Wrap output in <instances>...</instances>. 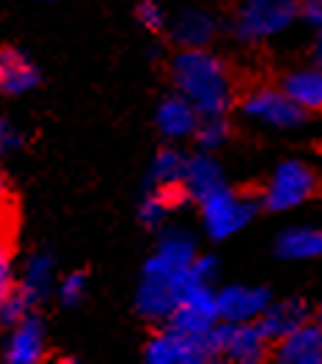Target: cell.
<instances>
[{"instance_id": "1", "label": "cell", "mask_w": 322, "mask_h": 364, "mask_svg": "<svg viewBox=\"0 0 322 364\" xmlns=\"http://www.w3.org/2000/svg\"><path fill=\"white\" fill-rule=\"evenodd\" d=\"M196 243L182 229H168L157 243L155 254L146 259L140 271V284L135 293V309L143 320L165 323L171 309L193 282L190 265L196 259Z\"/></svg>"}, {"instance_id": "2", "label": "cell", "mask_w": 322, "mask_h": 364, "mask_svg": "<svg viewBox=\"0 0 322 364\" xmlns=\"http://www.w3.org/2000/svg\"><path fill=\"white\" fill-rule=\"evenodd\" d=\"M171 83L199 116H223L234 102L229 67L207 47H182L171 61Z\"/></svg>"}, {"instance_id": "3", "label": "cell", "mask_w": 322, "mask_h": 364, "mask_svg": "<svg viewBox=\"0 0 322 364\" xmlns=\"http://www.w3.org/2000/svg\"><path fill=\"white\" fill-rule=\"evenodd\" d=\"M300 0H243L234 14V36L245 45H256L289 31L298 20Z\"/></svg>"}, {"instance_id": "4", "label": "cell", "mask_w": 322, "mask_h": 364, "mask_svg": "<svg viewBox=\"0 0 322 364\" xmlns=\"http://www.w3.org/2000/svg\"><path fill=\"white\" fill-rule=\"evenodd\" d=\"M199 207H201V224L209 237L229 240L251 224L256 210H259V202L248 193H240L229 185H223L215 193L204 196Z\"/></svg>"}, {"instance_id": "5", "label": "cell", "mask_w": 322, "mask_h": 364, "mask_svg": "<svg viewBox=\"0 0 322 364\" xmlns=\"http://www.w3.org/2000/svg\"><path fill=\"white\" fill-rule=\"evenodd\" d=\"M317 193V171L306 160H284L265 185L262 205L273 213H289L303 207Z\"/></svg>"}, {"instance_id": "6", "label": "cell", "mask_w": 322, "mask_h": 364, "mask_svg": "<svg viewBox=\"0 0 322 364\" xmlns=\"http://www.w3.org/2000/svg\"><path fill=\"white\" fill-rule=\"evenodd\" d=\"M207 345L215 359H229L237 364H259L267 359L270 340L262 334V328L251 323H226L218 320L207 331Z\"/></svg>"}, {"instance_id": "7", "label": "cell", "mask_w": 322, "mask_h": 364, "mask_svg": "<svg viewBox=\"0 0 322 364\" xmlns=\"http://www.w3.org/2000/svg\"><path fill=\"white\" fill-rule=\"evenodd\" d=\"M143 359L149 364H207L215 356L207 345V334L179 331L165 323V328L146 342Z\"/></svg>"}, {"instance_id": "8", "label": "cell", "mask_w": 322, "mask_h": 364, "mask_svg": "<svg viewBox=\"0 0 322 364\" xmlns=\"http://www.w3.org/2000/svg\"><path fill=\"white\" fill-rule=\"evenodd\" d=\"M243 114L251 122L267 124L273 130H298L306 124V111L295 105L281 89H256L243 100Z\"/></svg>"}, {"instance_id": "9", "label": "cell", "mask_w": 322, "mask_h": 364, "mask_svg": "<svg viewBox=\"0 0 322 364\" xmlns=\"http://www.w3.org/2000/svg\"><path fill=\"white\" fill-rule=\"evenodd\" d=\"M165 323L179 328V331L207 334L209 328L218 323V304H215L212 284L190 282L182 290V296H179L177 306L171 309V315H168Z\"/></svg>"}, {"instance_id": "10", "label": "cell", "mask_w": 322, "mask_h": 364, "mask_svg": "<svg viewBox=\"0 0 322 364\" xmlns=\"http://www.w3.org/2000/svg\"><path fill=\"white\" fill-rule=\"evenodd\" d=\"M270 301H273L270 290L259 284H229L215 293L218 320L226 323H251L267 309Z\"/></svg>"}, {"instance_id": "11", "label": "cell", "mask_w": 322, "mask_h": 364, "mask_svg": "<svg viewBox=\"0 0 322 364\" xmlns=\"http://www.w3.org/2000/svg\"><path fill=\"white\" fill-rule=\"evenodd\" d=\"M276 362L281 364H322V328L311 318L276 340Z\"/></svg>"}, {"instance_id": "12", "label": "cell", "mask_w": 322, "mask_h": 364, "mask_svg": "<svg viewBox=\"0 0 322 364\" xmlns=\"http://www.w3.org/2000/svg\"><path fill=\"white\" fill-rule=\"evenodd\" d=\"M11 334L6 340V362L9 364H39L45 359L47 337L42 320L25 315L14 326H9Z\"/></svg>"}, {"instance_id": "13", "label": "cell", "mask_w": 322, "mask_h": 364, "mask_svg": "<svg viewBox=\"0 0 322 364\" xmlns=\"http://www.w3.org/2000/svg\"><path fill=\"white\" fill-rule=\"evenodd\" d=\"M226 180H223V168L221 163L212 158L209 152H196L190 158H184V168H182V180H179V191L184 196L201 202L204 196L215 193L218 188H223Z\"/></svg>"}, {"instance_id": "14", "label": "cell", "mask_w": 322, "mask_h": 364, "mask_svg": "<svg viewBox=\"0 0 322 364\" xmlns=\"http://www.w3.org/2000/svg\"><path fill=\"white\" fill-rule=\"evenodd\" d=\"M311 320V306L300 298H287V301H270L267 309L256 318V326L262 328V334L270 342L281 340L284 334H289L295 326Z\"/></svg>"}, {"instance_id": "15", "label": "cell", "mask_w": 322, "mask_h": 364, "mask_svg": "<svg viewBox=\"0 0 322 364\" xmlns=\"http://www.w3.org/2000/svg\"><path fill=\"white\" fill-rule=\"evenodd\" d=\"M39 86V69L23 50L3 47L0 50V91L9 97H20Z\"/></svg>"}, {"instance_id": "16", "label": "cell", "mask_w": 322, "mask_h": 364, "mask_svg": "<svg viewBox=\"0 0 322 364\" xmlns=\"http://www.w3.org/2000/svg\"><path fill=\"white\" fill-rule=\"evenodd\" d=\"M52 284H55V259H52L47 251L30 254L23 268L17 290H20L25 301L33 306V304H39V301H45V298L50 296Z\"/></svg>"}, {"instance_id": "17", "label": "cell", "mask_w": 322, "mask_h": 364, "mask_svg": "<svg viewBox=\"0 0 322 364\" xmlns=\"http://www.w3.org/2000/svg\"><path fill=\"white\" fill-rule=\"evenodd\" d=\"M218 33V20L204 9H187L171 23V39L179 47H207Z\"/></svg>"}, {"instance_id": "18", "label": "cell", "mask_w": 322, "mask_h": 364, "mask_svg": "<svg viewBox=\"0 0 322 364\" xmlns=\"http://www.w3.org/2000/svg\"><path fill=\"white\" fill-rule=\"evenodd\" d=\"M199 119L201 116L196 114V108L184 97L174 94V97L162 100L160 108H157V130L165 138H171V141L190 138L193 130H196V124H199Z\"/></svg>"}, {"instance_id": "19", "label": "cell", "mask_w": 322, "mask_h": 364, "mask_svg": "<svg viewBox=\"0 0 322 364\" xmlns=\"http://www.w3.org/2000/svg\"><path fill=\"white\" fill-rule=\"evenodd\" d=\"M276 254L287 262H309L322 254V235L314 227H289L276 237Z\"/></svg>"}, {"instance_id": "20", "label": "cell", "mask_w": 322, "mask_h": 364, "mask_svg": "<svg viewBox=\"0 0 322 364\" xmlns=\"http://www.w3.org/2000/svg\"><path fill=\"white\" fill-rule=\"evenodd\" d=\"M281 91H284L295 105H300L306 114L320 111V105H322V75H320V69L306 67V69H295V72H289V75L284 77V83H281Z\"/></svg>"}, {"instance_id": "21", "label": "cell", "mask_w": 322, "mask_h": 364, "mask_svg": "<svg viewBox=\"0 0 322 364\" xmlns=\"http://www.w3.org/2000/svg\"><path fill=\"white\" fill-rule=\"evenodd\" d=\"M177 193H182L179 188H152L138 205V218L143 227L157 229L162 227V221L171 215V210L177 205Z\"/></svg>"}, {"instance_id": "22", "label": "cell", "mask_w": 322, "mask_h": 364, "mask_svg": "<svg viewBox=\"0 0 322 364\" xmlns=\"http://www.w3.org/2000/svg\"><path fill=\"white\" fill-rule=\"evenodd\" d=\"M184 168V155L177 149H162L157 152V158L152 160L149 168V182L152 188H179Z\"/></svg>"}, {"instance_id": "23", "label": "cell", "mask_w": 322, "mask_h": 364, "mask_svg": "<svg viewBox=\"0 0 322 364\" xmlns=\"http://www.w3.org/2000/svg\"><path fill=\"white\" fill-rule=\"evenodd\" d=\"M229 133L231 130L223 116H201L199 124H196V130H193L199 149H204V152L221 149V146L229 141Z\"/></svg>"}, {"instance_id": "24", "label": "cell", "mask_w": 322, "mask_h": 364, "mask_svg": "<svg viewBox=\"0 0 322 364\" xmlns=\"http://www.w3.org/2000/svg\"><path fill=\"white\" fill-rule=\"evenodd\" d=\"M86 290H89V276L83 271H72L58 282V298L64 306H77L86 298Z\"/></svg>"}, {"instance_id": "25", "label": "cell", "mask_w": 322, "mask_h": 364, "mask_svg": "<svg viewBox=\"0 0 322 364\" xmlns=\"http://www.w3.org/2000/svg\"><path fill=\"white\" fill-rule=\"evenodd\" d=\"M135 14H138V23L146 31H152V33H160L168 25V17H165V11H162V6L157 0H140Z\"/></svg>"}, {"instance_id": "26", "label": "cell", "mask_w": 322, "mask_h": 364, "mask_svg": "<svg viewBox=\"0 0 322 364\" xmlns=\"http://www.w3.org/2000/svg\"><path fill=\"white\" fill-rule=\"evenodd\" d=\"M28 309H30V304L23 298V293L14 287L11 293L6 298H0V323H6V326H14L20 318L28 315Z\"/></svg>"}, {"instance_id": "27", "label": "cell", "mask_w": 322, "mask_h": 364, "mask_svg": "<svg viewBox=\"0 0 322 364\" xmlns=\"http://www.w3.org/2000/svg\"><path fill=\"white\" fill-rule=\"evenodd\" d=\"M20 146H23V130L14 122H9L6 116H0V158L17 152Z\"/></svg>"}, {"instance_id": "28", "label": "cell", "mask_w": 322, "mask_h": 364, "mask_svg": "<svg viewBox=\"0 0 322 364\" xmlns=\"http://www.w3.org/2000/svg\"><path fill=\"white\" fill-rule=\"evenodd\" d=\"M14 290V262H11V251L0 240V298H6Z\"/></svg>"}, {"instance_id": "29", "label": "cell", "mask_w": 322, "mask_h": 364, "mask_svg": "<svg viewBox=\"0 0 322 364\" xmlns=\"http://www.w3.org/2000/svg\"><path fill=\"white\" fill-rule=\"evenodd\" d=\"M298 17L306 20L311 28H320L322 23V0H300L298 3Z\"/></svg>"}, {"instance_id": "30", "label": "cell", "mask_w": 322, "mask_h": 364, "mask_svg": "<svg viewBox=\"0 0 322 364\" xmlns=\"http://www.w3.org/2000/svg\"><path fill=\"white\" fill-rule=\"evenodd\" d=\"M6 196V174H3V168H0V199Z\"/></svg>"}]
</instances>
